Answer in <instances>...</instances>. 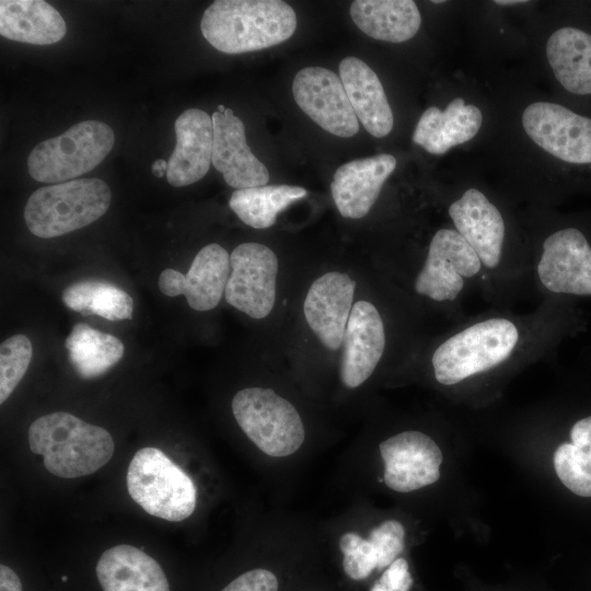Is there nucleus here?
<instances>
[{"label":"nucleus","mask_w":591,"mask_h":591,"mask_svg":"<svg viewBox=\"0 0 591 591\" xmlns=\"http://www.w3.org/2000/svg\"><path fill=\"white\" fill-rule=\"evenodd\" d=\"M306 194L305 188L290 185L236 189L230 197L229 207L245 224L267 229L276 222L280 211Z\"/></svg>","instance_id":"obj_29"},{"label":"nucleus","mask_w":591,"mask_h":591,"mask_svg":"<svg viewBox=\"0 0 591 591\" xmlns=\"http://www.w3.org/2000/svg\"><path fill=\"white\" fill-rule=\"evenodd\" d=\"M571 443L591 453V416L577 421L570 430Z\"/></svg>","instance_id":"obj_36"},{"label":"nucleus","mask_w":591,"mask_h":591,"mask_svg":"<svg viewBox=\"0 0 591 591\" xmlns=\"http://www.w3.org/2000/svg\"><path fill=\"white\" fill-rule=\"evenodd\" d=\"M217 109H218V112H220V113H224L225 109H227V107H224V105H222V104H219V105L217 106Z\"/></svg>","instance_id":"obj_40"},{"label":"nucleus","mask_w":591,"mask_h":591,"mask_svg":"<svg viewBox=\"0 0 591 591\" xmlns=\"http://www.w3.org/2000/svg\"><path fill=\"white\" fill-rule=\"evenodd\" d=\"M412 583L408 563L399 557L385 568L370 591H409Z\"/></svg>","instance_id":"obj_35"},{"label":"nucleus","mask_w":591,"mask_h":591,"mask_svg":"<svg viewBox=\"0 0 591 591\" xmlns=\"http://www.w3.org/2000/svg\"><path fill=\"white\" fill-rule=\"evenodd\" d=\"M296 103L327 132L349 138L359 131V120L338 74L323 67L300 70L292 82Z\"/></svg>","instance_id":"obj_11"},{"label":"nucleus","mask_w":591,"mask_h":591,"mask_svg":"<svg viewBox=\"0 0 591 591\" xmlns=\"http://www.w3.org/2000/svg\"><path fill=\"white\" fill-rule=\"evenodd\" d=\"M482 121L483 115L477 106L456 97L444 111L436 106L427 108L416 125L413 141L431 154H443L452 147L473 139Z\"/></svg>","instance_id":"obj_23"},{"label":"nucleus","mask_w":591,"mask_h":591,"mask_svg":"<svg viewBox=\"0 0 591 591\" xmlns=\"http://www.w3.org/2000/svg\"><path fill=\"white\" fill-rule=\"evenodd\" d=\"M127 489L147 513L167 521H182L196 508L193 479L158 448L146 447L135 453L127 471Z\"/></svg>","instance_id":"obj_4"},{"label":"nucleus","mask_w":591,"mask_h":591,"mask_svg":"<svg viewBox=\"0 0 591 591\" xmlns=\"http://www.w3.org/2000/svg\"><path fill=\"white\" fill-rule=\"evenodd\" d=\"M176 144L167 161L166 179L183 187L201 179L209 171L213 148L212 118L202 109L184 111L174 124Z\"/></svg>","instance_id":"obj_19"},{"label":"nucleus","mask_w":591,"mask_h":591,"mask_svg":"<svg viewBox=\"0 0 591 591\" xmlns=\"http://www.w3.org/2000/svg\"><path fill=\"white\" fill-rule=\"evenodd\" d=\"M522 125L528 136L547 153L572 163H591V118L551 102L525 107Z\"/></svg>","instance_id":"obj_9"},{"label":"nucleus","mask_w":591,"mask_h":591,"mask_svg":"<svg viewBox=\"0 0 591 591\" xmlns=\"http://www.w3.org/2000/svg\"><path fill=\"white\" fill-rule=\"evenodd\" d=\"M350 15L364 34L390 43L410 39L421 24L417 4L412 0H356Z\"/></svg>","instance_id":"obj_25"},{"label":"nucleus","mask_w":591,"mask_h":591,"mask_svg":"<svg viewBox=\"0 0 591 591\" xmlns=\"http://www.w3.org/2000/svg\"><path fill=\"white\" fill-rule=\"evenodd\" d=\"M432 2H433V3H444L443 0H433Z\"/></svg>","instance_id":"obj_41"},{"label":"nucleus","mask_w":591,"mask_h":591,"mask_svg":"<svg viewBox=\"0 0 591 591\" xmlns=\"http://www.w3.org/2000/svg\"><path fill=\"white\" fill-rule=\"evenodd\" d=\"M66 32L63 18L46 1H0V34L8 39L49 45L61 40Z\"/></svg>","instance_id":"obj_24"},{"label":"nucleus","mask_w":591,"mask_h":591,"mask_svg":"<svg viewBox=\"0 0 591 591\" xmlns=\"http://www.w3.org/2000/svg\"><path fill=\"white\" fill-rule=\"evenodd\" d=\"M0 591H23L18 575L8 566H0Z\"/></svg>","instance_id":"obj_37"},{"label":"nucleus","mask_w":591,"mask_h":591,"mask_svg":"<svg viewBox=\"0 0 591 591\" xmlns=\"http://www.w3.org/2000/svg\"><path fill=\"white\" fill-rule=\"evenodd\" d=\"M221 591H278V579L270 570L256 568L240 575Z\"/></svg>","instance_id":"obj_34"},{"label":"nucleus","mask_w":591,"mask_h":591,"mask_svg":"<svg viewBox=\"0 0 591 591\" xmlns=\"http://www.w3.org/2000/svg\"><path fill=\"white\" fill-rule=\"evenodd\" d=\"M554 467L569 490L581 497H591V453L572 443H563L554 453Z\"/></svg>","instance_id":"obj_31"},{"label":"nucleus","mask_w":591,"mask_h":591,"mask_svg":"<svg viewBox=\"0 0 591 591\" xmlns=\"http://www.w3.org/2000/svg\"><path fill=\"white\" fill-rule=\"evenodd\" d=\"M356 281L345 273L328 271L310 286L303 303L305 321L329 350H338L354 306Z\"/></svg>","instance_id":"obj_15"},{"label":"nucleus","mask_w":591,"mask_h":591,"mask_svg":"<svg viewBox=\"0 0 591 591\" xmlns=\"http://www.w3.org/2000/svg\"><path fill=\"white\" fill-rule=\"evenodd\" d=\"M111 200L104 181L72 179L36 189L26 201L24 220L32 234L51 239L96 221L108 210Z\"/></svg>","instance_id":"obj_3"},{"label":"nucleus","mask_w":591,"mask_h":591,"mask_svg":"<svg viewBox=\"0 0 591 591\" xmlns=\"http://www.w3.org/2000/svg\"><path fill=\"white\" fill-rule=\"evenodd\" d=\"M33 346L25 335L16 334L0 346V403L3 404L27 371Z\"/></svg>","instance_id":"obj_30"},{"label":"nucleus","mask_w":591,"mask_h":591,"mask_svg":"<svg viewBox=\"0 0 591 591\" xmlns=\"http://www.w3.org/2000/svg\"><path fill=\"white\" fill-rule=\"evenodd\" d=\"M297 28L294 10L280 0H217L204 12L205 39L225 54H243L279 45Z\"/></svg>","instance_id":"obj_1"},{"label":"nucleus","mask_w":591,"mask_h":591,"mask_svg":"<svg viewBox=\"0 0 591 591\" xmlns=\"http://www.w3.org/2000/svg\"><path fill=\"white\" fill-rule=\"evenodd\" d=\"M213 148L211 164L225 183L236 189L264 186L269 181L267 167L253 154L241 118L231 108L212 116Z\"/></svg>","instance_id":"obj_17"},{"label":"nucleus","mask_w":591,"mask_h":591,"mask_svg":"<svg viewBox=\"0 0 591 591\" xmlns=\"http://www.w3.org/2000/svg\"><path fill=\"white\" fill-rule=\"evenodd\" d=\"M343 553V568L352 580H363L379 566V555L374 545L357 533L347 532L339 537Z\"/></svg>","instance_id":"obj_32"},{"label":"nucleus","mask_w":591,"mask_h":591,"mask_svg":"<svg viewBox=\"0 0 591 591\" xmlns=\"http://www.w3.org/2000/svg\"><path fill=\"white\" fill-rule=\"evenodd\" d=\"M61 299L67 308L84 315L94 314L108 321L132 318V298L105 280H79L63 289Z\"/></svg>","instance_id":"obj_28"},{"label":"nucleus","mask_w":591,"mask_h":591,"mask_svg":"<svg viewBox=\"0 0 591 591\" xmlns=\"http://www.w3.org/2000/svg\"><path fill=\"white\" fill-rule=\"evenodd\" d=\"M114 142V131L105 123L94 119L80 121L34 147L27 158L28 173L40 183L72 181L97 166Z\"/></svg>","instance_id":"obj_6"},{"label":"nucleus","mask_w":591,"mask_h":591,"mask_svg":"<svg viewBox=\"0 0 591 591\" xmlns=\"http://www.w3.org/2000/svg\"><path fill=\"white\" fill-rule=\"evenodd\" d=\"M33 453L44 459L45 468L61 478L90 475L104 466L114 453L111 433L66 412H54L34 420L28 428Z\"/></svg>","instance_id":"obj_2"},{"label":"nucleus","mask_w":591,"mask_h":591,"mask_svg":"<svg viewBox=\"0 0 591 591\" xmlns=\"http://www.w3.org/2000/svg\"><path fill=\"white\" fill-rule=\"evenodd\" d=\"M525 0H496L495 3L499 5H514L519 3H526Z\"/></svg>","instance_id":"obj_39"},{"label":"nucleus","mask_w":591,"mask_h":591,"mask_svg":"<svg viewBox=\"0 0 591 591\" xmlns=\"http://www.w3.org/2000/svg\"><path fill=\"white\" fill-rule=\"evenodd\" d=\"M537 274L552 292L591 294V246L584 235L573 228L551 234L543 243Z\"/></svg>","instance_id":"obj_14"},{"label":"nucleus","mask_w":591,"mask_h":591,"mask_svg":"<svg viewBox=\"0 0 591 591\" xmlns=\"http://www.w3.org/2000/svg\"><path fill=\"white\" fill-rule=\"evenodd\" d=\"M480 264L476 252L456 230L440 229L431 239L415 290L434 301H453L464 287V278L474 277Z\"/></svg>","instance_id":"obj_10"},{"label":"nucleus","mask_w":591,"mask_h":591,"mask_svg":"<svg viewBox=\"0 0 591 591\" xmlns=\"http://www.w3.org/2000/svg\"><path fill=\"white\" fill-rule=\"evenodd\" d=\"M449 216L480 263L497 267L505 240V221L497 207L482 192L470 188L451 204Z\"/></svg>","instance_id":"obj_20"},{"label":"nucleus","mask_w":591,"mask_h":591,"mask_svg":"<svg viewBox=\"0 0 591 591\" xmlns=\"http://www.w3.org/2000/svg\"><path fill=\"white\" fill-rule=\"evenodd\" d=\"M230 271L227 250L210 243L196 254L187 274L166 268L160 274L158 286L163 294L171 298L183 294L193 310L205 312L219 304Z\"/></svg>","instance_id":"obj_13"},{"label":"nucleus","mask_w":591,"mask_h":591,"mask_svg":"<svg viewBox=\"0 0 591 591\" xmlns=\"http://www.w3.org/2000/svg\"><path fill=\"white\" fill-rule=\"evenodd\" d=\"M519 340L517 326L507 318L478 322L448 338L433 352L436 380L456 384L509 358Z\"/></svg>","instance_id":"obj_5"},{"label":"nucleus","mask_w":591,"mask_h":591,"mask_svg":"<svg viewBox=\"0 0 591 591\" xmlns=\"http://www.w3.org/2000/svg\"><path fill=\"white\" fill-rule=\"evenodd\" d=\"M338 76L366 130L376 138L387 136L394 118L378 74L363 60L346 57L339 63Z\"/></svg>","instance_id":"obj_21"},{"label":"nucleus","mask_w":591,"mask_h":591,"mask_svg":"<svg viewBox=\"0 0 591 591\" xmlns=\"http://www.w3.org/2000/svg\"><path fill=\"white\" fill-rule=\"evenodd\" d=\"M230 267L224 291L227 302L252 318L266 317L276 301V254L260 243H242L232 251Z\"/></svg>","instance_id":"obj_8"},{"label":"nucleus","mask_w":591,"mask_h":591,"mask_svg":"<svg viewBox=\"0 0 591 591\" xmlns=\"http://www.w3.org/2000/svg\"><path fill=\"white\" fill-rule=\"evenodd\" d=\"M68 359L82 379H94L106 373L124 356L123 341L85 323L73 325L65 340Z\"/></svg>","instance_id":"obj_27"},{"label":"nucleus","mask_w":591,"mask_h":591,"mask_svg":"<svg viewBox=\"0 0 591 591\" xmlns=\"http://www.w3.org/2000/svg\"><path fill=\"white\" fill-rule=\"evenodd\" d=\"M96 577L103 591H170L159 563L127 544L113 546L101 555Z\"/></svg>","instance_id":"obj_22"},{"label":"nucleus","mask_w":591,"mask_h":591,"mask_svg":"<svg viewBox=\"0 0 591 591\" xmlns=\"http://www.w3.org/2000/svg\"><path fill=\"white\" fill-rule=\"evenodd\" d=\"M341 347V382L356 389L373 373L385 348L383 321L371 302L354 303Z\"/></svg>","instance_id":"obj_16"},{"label":"nucleus","mask_w":591,"mask_h":591,"mask_svg":"<svg viewBox=\"0 0 591 591\" xmlns=\"http://www.w3.org/2000/svg\"><path fill=\"white\" fill-rule=\"evenodd\" d=\"M547 61L561 86L573 94H591V35L575 27L555 31L546 44Z\"/></svg>","instance_id":"obj_26"},{"label":"nucleus","mask_w":591,"mask_h":591,"mask_svg":"<svg viewBox=\"0 0 591 591\" xmlns=\"http://www.w3.org/2000/svg\"><path fill=\"white\" fill-rule=\"evenodd\" d=\"M395 167L396 159L387 153L339 166L331 183V193L339 213L350 219L367 216Z\"/></svg>","instance_id":"obj_18"},{"label":"nucleus","mask_w":591,"mask_h":591,"mask_svg":"<svg viewBox=\"0 0 591 591\" xmlns=\"http://www.w3.org/2000/svg\"><path fill=\"white\" fill-rule=\"evenodd\" d=\"M169 163L163 159H158L152 163V173L155 177L161 178L167 172Z\"/></svg>","instance_id":"obj_38"},{"label":"nucleus","mask_w":591,"mask_h":591,"mask_svg":"<svg viewBox=\"0 0 591 591\" xmlns=\"http://www.w3.org/2000/svg\"><path fill=\"white\" fill-rule=\"evenodd\" d=\"M384 462L383 480L398 493H409L436 483L440 477L442 452L428 434L407 430L379 445Z\"/></svg>","instance_id":"obj_12"},{"label":"nucleus","mask_w":591,"mask_h":591,"mask_svg":"<svg viewBox=\"0 0 591 591\" xmlns=\"http://www.w3.org/2000/svg\"><path fill=\"white\" fill-rule=\"evenodd\" d=\"M246 437L265 454L285 457L303 444L305 431L296 407L271 389L245 387L231 402Z\"/></svg>","instance_id":"obj_7"},{"label":"nucleus","mask_w":591,"mask_h":591,"mask_svg":"<svg viewBox=\"0 0 591 591\" xmlns=\"http://www.w3.org/2000/svg\"><path fill=\"white\" fill-rule=\"evenodd\" d=\"M368 540L374 545L379 555L378 569L387 568L405 546V529L397 520H385L371 530Z\"/></svg>","instance_id":"obj_33"}]
</instances>
